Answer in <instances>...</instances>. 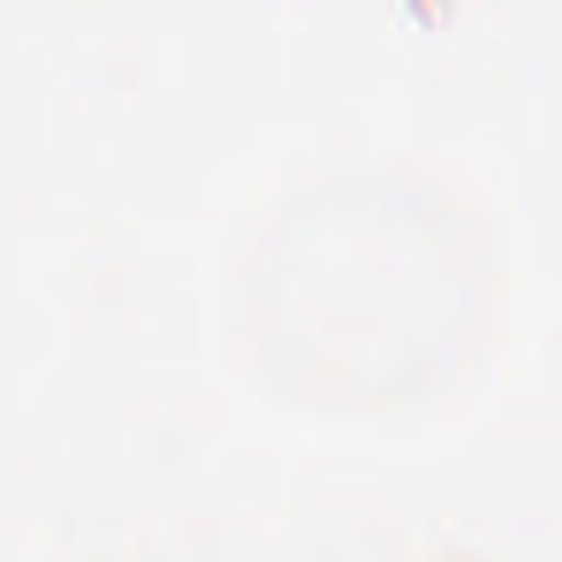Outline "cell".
Returning a JSON list of instances; mask_svg holds the SVG:
<instances>
[]
</instances>
